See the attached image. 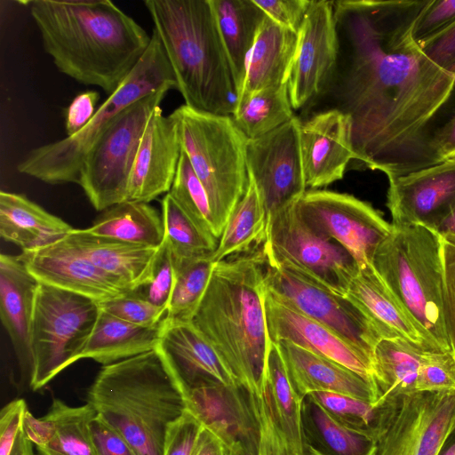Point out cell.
<instances>
[{"mask_svg": "<svg viewBox=\"0 0 455 455\" xmlns=\"http://www.w3.org/2000/svg\"><path fill=\"white\" fill-rule=\"evenodd\" d=\"M187 410L235 455H286L275 411L242 384L194 388Z\"/></svg>", "mask_w": 455, "mask_h": 455, "instance_id": "obj_11", "label": "cell"}, {"mask_svg": "<svg viewBox=\"0 0 455 455\" xmlns=\"http://www.w3.org/2000/svg\"><path fill=\"white\" fill-rule=\"evenodd\" d=\"M163 322L155 326H141L100 309L82 359L89 358L108 365L155 350L160 340Z\"/></svg>", "mask_w": 455, "mask_h": 455, "instance_id": "obj_31", "label": "cell"}, {"mask_svg": "<svg viewBox=\"0 0 455 455\" xmlns=\"http://www.w3.org/2000/svg\"><path fill=\"white\" fill-rule=\"evenodd\" d=\"M22 430L26 437L36 448H41L46 445L52 439L53 424L46 414L42 418H36L28 410L23 418Z\"/></svg>", "mask_w": 455, "mask_h": 455, "instance_id": "obj_54", "label": "cell"}, {"mask_svg": "<svg viewBox=\"0 0 455 455\" xmlns=\"http://www.w3.org/2000/svg\"><path fill=\"white\" fill-rule=\"evenodd\" d=\"M92 235L158 248L164 240L162 216L148 203L124 201L113 205L85 228Z\"/></svg>", "mask_w": 455, "mask_h": 455, "instance_id": "obj_33", "label": "cell"}, {"mask_svg": "<svg viewBox=\"0 0 455 455\" xmlns=\"http://www.w3.org/2000/svg\"><path fill=\"white\" fill-rule=\"evenodd\" d=\"M371 266L435 352L451 351L443 315L442 236L422 225H392Z\"/></svg>", "mask_w": 455, "mask_h": 455, "instance_id": "obj_6", "label": "cell"}, {"mask_svg": "<svg viewBox=\"0 0 455 455\" xmlns=\"http://www.w3.org/2000/svg\"><path fill=\"white\" fill-rule=\"evenodd\" d=\"M144 4L185 105L232 116L239 89L210 0H146Z\"/></svg>", "mask_w": 455, "mask_h": 455, "instance_id": "obj_4", "label": "cell"}, {"mask_svg": "<svg viewBox=\"0 0 455 455\" xmlns=\"http://www.w3.org/2000/svg\"><path fill=\"white\" fill-rule=\"evenodd\" d=\"M448 71L455 77V64L451 66Z\"/></svg>", "mask_w": 455, "mask_h": 455, "instance_id": "obj_60", "label": "cell"}, {"mask_svg": "<svg viewBox=\"0 0 455 455\" xmlns=\"http://www.w3.org/2000/svg\"><path fill=\"white\" fill-rule=\"evenodd\" d=\"M248 177L246 192L232 212L217 249L211 256L214 263L245 252L265 239L267 213L254 181Z\"/></svg>", "mask_w": 455, "mask_h": 455, "instance_id": "obj_35", "label": "cell"}, {"mask_svg": "<svg viewBox=\"0 0 455 455\" xmlns=\"http://www.w3.org/2000/svg\"><path fill=\"white\" fill-rule=\"evenodd\" d=\"M86 403L136 455H163L168 426L187 410L156 349L103 365L87 390Z\"/></svg>", "mask_w": 455, "mask_h": 455, "instance_id": "obj_5", "label": "cell"}, {"mask_svg": "<svg viewBox=\"0 0 455 455\" xmlns=\"http://www.w3.org/2000/svg\"><path fill=\"white\" fill-rule=\"evenodd\" d=\"M19 256L41 283L81 294L98 302L127 292L67 237L36 251H22Z\"/></svg>", "mask_w": 455, "mask_h": 455, "instance_id": "obj_23", "label": "cell"}, {"mask_svg": "<svg viewBox=\"0 0 455 455\" xmlns=\"http://www.w3.org/2000/svg\"><path fill=\"white\" fill-rule=\"evenodd\" d=\"M74 228L21 194L0 192V235L22 251L53 244Z\"/></svg>", "mask_w": 455, "mask_h": 455, "instance_id": "obj_28", "label": "cell"}, {"mask_svg": "<svg viewBox=\"0 0 455 455\" xmlns=\"http://www.w3.org/2000/svg\"><path fill=\"white\" fill-rule=\"evenodd\" d=\"M99 313L91 298L39 283L31 327L32 390L82 359Z\"/></svg>", "mask_w": 455, "mask_h": 455, "instance_id": "obj_10", "label": "cell"}, {"mask_svg": "<svg viewBox=\"0 0 455 455\" xmlns=\"http://www.w3.org/2000/svg\"><path fill=\"white\" fill-rule=\"evenodd\" d=\"M303 455H376L377 440L330 416L310 395L301 403Z\"/></svg>", "mask_w": 455, "mask_h": 455, "instance_id": "obj_30", "label": "cell"}, {"mask_svg": "<svg viewBox=\"0 0 455 455\" xmlns=\"http://www.w3.org/2000/svg\"><path fill=\"white\" fill-rule=\"evenodd\" d=\"M175 282V269L170 251L164 242L158 248L148 280L133 290L155 306L168 308Z\"/></svg>", "mask_w": 455, "mask_h": 455, "instance_id": "obj_44", "label": "cell"}, {"mask_svg": "<svg viewBox=\"0 0 455 455\" xmlns=\"http://www.w3.org/2000/svg\"><path fill=\"white\" fill-rule=\"evenodd\" d=\"M98 303L102 311L141 326L158 325L167 315L166 308L153 305L134 291Z\"/></svg>", "mask_w": 455, "mask_h": 455, "instance_id": "obj_43", "label": "cell"}, {"mask_svg": "<svg viewBox=\"0 0 455 455\" xmlns=\"http://www.w3.org/2000/svg\"><path fill=\"white\" fill-rule=\"evenodd\" d=\"M28 406L23 399L4 405L0 411V455H10L16 438L22 429Z\"/></svg>", "mask_w": 455, "mask_h": 455, "instance_id": "obj_51", "label": "cell"}, {"mask_svg": "<svg viewBox=\"0 0 455 455\" xmlns=\"http://www.w3.org/2000/svg\"><path fill=\"white\" fill-rule=\"evenodd\" d=\"M455 21V0H430L419 15L412 30L420 45Z\"/></svg>", "mask_w": 455, "mask_h": 455, "instance_id": "obj_47", "label": "cell"}, {"mask_svg": "<svg viewBox=\"0 0 455 455\" xmlns=\"http://www.w3.org/2000/svg\"><path fill=\"white\" fill-rule=\"evenodd\" d=\"M261 246L267 264L343 296L360 270L345 247L303 220L297 200L267 216Z\"/></svg>", "mask_w": 455, "mask_h": 455, "instance_id": "obj_9", "label": "cell"}, {"mask_svg": "<svg viewBox=\"0 0 455 455\" xmlns=\"http://www.w3.org/2000/svg\"><path fill=\"white\" fill-rule=\"evenodd\" d=\"M193 455H233V451L215 434L204 427Z\"/></svg>", "mask_w": 455, "mask_h": 455, "instance_id": "obj_55", "label": "cell"}, {"mask_svg": "<svg viewBox=\"0 0 455 455\" xmlns=\"http://www.w3.org/2000/svg\"><path fill=\"white\" fill-rule=\"evenodd\" d=\"M308 395L340 424L367 434L377 441L390 425L400 398L374 403L332 392H314Z\"/></svg>", "mask_w": 455, "mask_h": 455, "instance_id": "obj_37", "label": "cell"}, {"mask_svg": "<svg viewBox=\"0 0 455 455\" xmlns=\"http://www.w3.org/2000/svg\"><path fill=\"white\" fill-rule=\"evenodd\" d=\"M442 236L443 315L446 333L455 355V235Z\"/></svg>", "mask_w": 455, "mask_h": 455, "instance_id": "obj_46", "label": "cell"}, {"mask_svg": "<svg viewBox=\"0 0 455 455\" xmlns=\"http://www.w3.org/2000/svg\"><path fill=\"white\" fill-rule=\"evenodd\" d=\"M264 283L275 300L329 327L364 353L373 364L375 347L383 338L371 320L346 296L266 261Z\"/></svg>", "mask_w": 455, "mask_h": 455, "instance_id": "obj_13", "label": "cell"}, {"mask_svg": "<svg viewBox=\"0 0 455 455\" xmlns=\"http://www.w3.org/2000/svg\"><path fill=\"white\" fill-rule=\"evenodd\" d=\"M345 296L371 320L383 339H399L422 352H435L371 265L360 267Z\"/></svg>", "mask_w": 455, "mask_h": 455, "instance_id": "obj_26", "label": "cell"}, {"mask_svg": "<svg viewBox=\"0 0 455 455\" xmlns=\"http://www.w3.org/2000/svg\"><path fill=\"white\" fill-rule=\"evenodd\" d=\"M264 271L260 244L215 262L190 322L235 379L275 410L267 375L271 340L264 308Z\"/></svg>", "mask_w": 455, "mask_h": 455, "instance_id": "obj_3", "label": "cell"}, {"mask_svg": "<svg viewBox=\"0 0 455 455\" xmlns=\"http://www.w3.org/2000/svg\"><path fill=\"white\" fill-rule=\"evenodd\" d=\"M169 87L154 92L121 112L94 143L83 163L78 185L97 211L127 201L139 145L154 110Z\"/></svg>", "mask_w": 455, "mask_h": 455, "instance_id": "obj_12", "label": "cell"}, {"mask_svg": "<svg viewBox=\"0 0 455 455\" xmlns=\"http://www.w3.org/2000/svg\"><path fill=\"white\" fill-rule=\"evenodd\" d=\"M164 87L177 89V83L153 29L149 46L140 62L97 108L90 122L72 136L31 149L18 163V172L47 184H78L86 155L116 117L140 99Z\"/></svg>", "mask_w": 455, "mask_h": 455, "instance_id": "obj_7", "label": "cell"}, {"mask_svg": "<svg viewBox=\"0 0 455 455\" xmlns=\"http://www.w3.org/2000/svg\"><path fill=\"white\" fill-rule=\"evenodd\" d=\"M276 343L290 382L303 399L314 392L342 394L371 403L379 400L375 387L350 369L287 339Z\"/></svg>", "mask_w": 455, "mask_h": 455, "instance_id": "obj_25", "label": "cell"}, {"mask_svg": "<svg viewBox=\"0 0 455 455\" xmlns=\"http://www.w3.org/2000/svg\"><path fill=\"white\" fill-rule=\"evenodd\" d=\"M264 308L272 342L290 340L350 369L375 387L372 361L334 331L275 300L266 289Z\"/></svg>", "mask_w": 455, "mask_h": 455, "instance_id": "obj_22", "label": "cell"}, {"mask_svg": "<svg viewBox=\"0 0 455 455\" xmlns=\"http://www.w3.org/2000/svg\"><path fill=\"white\" fill-rule=\"evenodd\" d=\"M213 265L209 256L174 267L175 282L166 319L191 321L207 288Z\"/></svg>", "mask_w": 455, "mask_h": 455, "instance_id": "obj_41", "label": "cell"}, {"mask_svg": "<svg viewBox=\"0 0 455 455\" xmlns=\"http://www.w3.org/2000/svg\"><path fill=\"white\" fill-rule=\"evenodd\" d=\"M267 375L286 455H303L302 399L292 387L280 350L276 343L272 341L267 360Z\"/></svg>", "mask_w": 455, "mask_h": 455, "instance_id": "obj_39", "label": "cell"}, {"mask_svg": "<svg viewBox=\"0 0 455 455\" xmlns=\"http://www.w3.org/2000/svg\"><path fill=\"white\" fill-rule=\"evenodd\" d=\"M176 119L164 116L161 107L152 113L132 164L127 200L149 203L167 194L174 180L181 155Z\"/></svg>", "mask_w": 455, "mask_h": 455, "instance_id": "obj_20", "label": "cell"}, {"mask_svg": "<svg viewBox=\"0 0 455 455\" xmlns=\"http://www.w3.org/2000/svg\"><path fill=\"white\" fill-rule=\"evenodd\" d=\"M233 455H235V454L233 453Z\"/></svg>", "mask_w": 455, "mask_h": 455, "instance_id": "obj_62", "label": "cell"}, {"mask_svg": "<svg viewBox=\"0 0 455 455\" xmlns=\"http://www.w3.org/2000/svg\"><path fill=\"white\" fill-rule=\"evenodd\" d=\"M164 240L174 267L187 261L212 256L219 240L204 232L167 193L162 199Z\"/></svg>", "mask_w": 455, "mask_h": 455, "instance_id": "obj_40", "label": "cell"}, {"mask_svg": "<svg viewBox=\"0 0 455 455\" xmlns=\"http://www.w3.org/2000/svg\"><path fill=\"white\" fill-rule=\"evenodd\" d=\"M455 390V355L452 351L426 352L422 355L417 391Z\"/></svg>", "mask_w": 455, "mask_h": 455, "instance_id": "obj_45", "label": "cell"}, {"mask_svg": "<svg viewBox=\"0 0 455 455\" xmlns=\"http://www.w3.org/2000/svg\"><path fill=\"white\" fill-rule=\"evenodd\" d=\"M168 194L197 227L219 240L206 191L183 152Z\"/></svg>", "mask_w": 455, "mask_h": 455, "instance_id": "obj_42", "label": "cell"}, {"mask_svg": "<svg viewBox=\"0 0 455 455\" xmlns=\"http://www.w3.org/2000/svg\"><path fill=\"white\" fill-rule=\"evenodd\" d=\"M33 443L26 437L23 430L19 433L10 455H34Z\"/></svg>", "mask_w": 455, "mask_h": 455, "instance_id": "obj_57", "label": "cell"}, {"mask_svg": "<svg viewBox=\"0 0 455 455\" xmlns=\"http://www.w3.org/2000/svg\"><path fill=\"white\" fill-rule=\"evenodd\" d=\"M278 25L298 33L312 0H253Z\"/></svg>", "mask_w": 455, "mask_h": 455, "instance_id": "obj_49", "label": "cell"}, {"mask_svg": "<svg viewBox=\"0 0 455 455\" xmlns=\"http://www.w3.org/2000/svg\"><path fill=\"white\" fill-rule=\"evenodd\" d=\"M430 0L332 1L334 68L305 118L335 109L350 118L356 169L388 180L443 162L437 140L455 114V77L414 40Z\"/></svg>", "mask_w": 455, "mask_h": 455, "instance_id": "obj_1", "label": "cell"}, {"mask_svg": "<svg viewBox=\"0 0 455 455\" xmlns=\"http://www.w3.org/2000/svg\"><path fill=\"white\" fill-rule=\"evenodd\" d=\"M67 239L125 291L148 280L159 248L98 236L85 229L74 228Z\"/></svg>", "mask_w": 455, "mask_h": 455, "instance_id": "obj_27", "label": "cell"}, {"mask_svg": "<svg viewBox=\"0 0 455 455\" xmlns=\"http://www.w3.org/2000/svg\"><path fill=\"white\" fill-rule=\"evenodd\" d=\"M297 41V33L265 16L248 57L239 96L285 84Z\"/></svg>", "mask_w": 455, "mask_h": 455, "instance_id": "obj_29", "label": "cell"}, {"mask_svg": "<svg viewBox=\"0 0 455 455\" xmlns=\"http://www.w3.org/2000/svg\"><path fill=\"white\" fill-rule=\"evenodd\" d=\"M387 206L394 226L435 229L455 207V158L388 180Z\"/></svg>", "mask_w": 455, "mask_h": 455, "instance_id": "obj_18", "label": "cell"}, {"mask_svg": "<svg viewBox=\"0 0 455 455\" xmlns=\"http://www.w3.org/2000/svg\"><path fill=\"white\" fill-rule=\"evenodd\" d=\"M90 429L97 455H136L123 435L99 415L92 419Z\"/></svg>", "mask_w": 455, "mask_h": 455, "instance_id": "obj_50", "label": "cell"}, {"mask_svg": "<svg viewBox=\"0 0 455 455\" xmlns=\"http://www.w3.org/2000/svg\"><path fill=\"white\" fill-rule=\"evenodd\" d=\"M59 71L112 94L141 60L146 30L109 0L26 2Z\"/></svg>", "mask_w": 455, "mask_h": 455, "instance_id": "obj_2", "label": "cell"}, {"mask_svg": "<svg viewBox=\"0 0 455 455\" xmlns=\"http://www.w3.org/2000/svg\"><path fill=\"white\" fill-rule=\"evenodd\" d=\"M297 207L313 229L345 247L360 267L371 265L393 228L370 204L348 194L310 189L297 200Z\"/></svg>", "mask_w": 455, "mask_h": 455, "instance_id": "obj_14", "label": "cell"}, {"mask_svg": "<svg viewBox=\"0 0 455 455\" xmlns=\"http://www.w3.org/2000/svg\"><path fill=\"white\" fill-rule=\"evenodd\" d=\"M297 35L286 84L292 108L303 110L320 94L336 63L338 39L332 1L312 0Z\"/></svg>", "mask_w": 455, "mask_h": 455, "instance_id": "obj_17", "label": "cell"}, {"mask_svg": "<svg viewBox=\"0 0 455 455\" xmlns=\"http://www.w3.org/2000/svg\"><path fill=\"white\" fill-rule=\"evenodd\" d=\"M438 455H455V427L446 438Z\"/></svg>", "mask_w": 455, "mask_h": 455, "instance_id": "obj_59", "label": "cell"}, {"mask_svg": "<svg viewBox=\"0 0 455 455\" xmlns=\"http://www.w3.org/2000/svg\"><path fill=\"white\" fill-rule=\"evenodd\" d=\"M34 455H35V454H34ZM38 455H40V454H38Z\"/></svg>", "mask_w": 455, "mask_h": 455, "instance_id": "obj_61", "label": "cell"}, {"mask_svg": "<svg viewBox=\"0 0 455 455\" xmlns=\"http://www.w3.org/2000/svg\"><path fill=\"white\" fill-rule=\"evenodd\" d=\"M46 415L53 434L46 445L36 448L40 455H97L90 429L96 412L90 404L73 407L54 398Z\"/></svg>", "mask_w": 455, "mask_h": 455, "instance_id": "obj_38", "label": "cell"}, {"mask_svg": "<svg viewBox=\"0 0 455 455\" xmlns=\"http://www.w3.org/2000/svg\"><path fill=\"white\" fill-rule=\"evenodd\" d=\"M171 115L178 123L182 152L206 191L220 240L249 184L248 139L231 116L202 112L185 104Z\"/></svg>", "mask_w": 455, "mask_h": 455, "instance_id": "obj_8", "label": "cell"}, {"mask_svg": "<svg viewBox=\"0 0 455 455\" xmlns=\"http://www.w3.org/2000/svg\"><path fill=\"white\" fill-rule=\"evenodd\" d=\"M100 94L95 91H85L77 94L66 111L65 131L67 136L79 132L97 111Z\"/></svg>", "mask_w": 455, "mask_h": 455, "instance_id": "obj_52", "label": "cell"}, {"mask_svg": "<svg viewBox=\"0 0 455 455\" xmlns=\"http://www.w3.org/2000/svg\"><path fill=\"white\" fill-rule=\"evenodd\" d=\"M287 84L240 95L232 119L248 139L265 135L295 116Z\"/></svg>", "mask_w": 455, "mask_h": 455, "instance_id": "obj_36", "label": "cell"}, {"mask_svg": "<svg viewBox=\"0 0 455 455\" xmlns=\"http://www.w3.org/2000/svg\"><path fill=\"white\" fill-rule=\"evenodd\" d=\"M203 427L199 419L186 410L168 426L163 455H193Z\"/></svg>", "mask_w": 455, "mask_h": 455, "instance_id": "obj_48", "label": "cell"}, {"mask_svg": "<svg viewBox=\"0 0 455 455\" xmlns=\"http://www.w3.org/2000/svg\"><path fill=\"white\" fill-rule=\"evenodd\" d=\"M301 120L295 116L260 137L248 140V176L260 195L267 218L298 200L307 190L300 150Z\"/></svg>", "mask_w": 455, "mask_h": 455, "instance_id": "obj_15", "label": "cell"}, {"mask_svg": "<svg viewBox=\"0 0 455 455\" xmlns=\"http://www.w3.org/2000/svg\"><path fill=\"white\" fill-rule=\"evenodd\" d=\"M399 339H381L374 349L373 372L379 401L397 399L417 391L423 354Z\"/></svg>", "mask_w": 455, "mask_h": 455, "instance_id": "obj_34", "label": "cell"}, {"mask_svg": "<svg viewBox=\"0 0 455 455\" xmlns=\"http://www.w3.org/2000/svg\"><path fill=\"white\" fill-rule=\"evenodd\" d=\"M435 230H436L441 235L447 234L455 235V207L440 222Z\"/></svg>", "mask_w": 455, "mask_h": 455, "instance_id": "obj_58", "label": "cell"}, {"mask_svg": "<svg viewBox=\"0 0 455 455\" xmlns=\"http://www.w3.org/2000/svg\"><path fill=\"white\" fill-rule=\"evenodd\" d=\"M299 140L307 188L316 189L343 178L354 160L350 118L330 109L300 119Z\"/></svg>", "mask_w": 455, "mask_h": 455, "instance_id": "obj_21", "label": "cell"}, {"mask_svg": "<svg viewBox=\"0 0 455 455\" xmlns=\"http://www.w3.org/2000/svg\"><path fill=\"white\" fill-rule=\"evenodd\" d=\"M454 427L455 390L403 395L376 455H438Z\"/></svg>", "mask_w": 455, "mask_h": 455, "instance_id": "obj_16", "label": "cell"}, {"mask_svg": "<svg viewBox=\"0 0 455 455\" xmlns=\"http://www.w3.org/2000/svg\"><path fill=\"white\" fill-rule=\"evenodd\" d=\"M37 279L20 256H0V317L6 330L23 378L32 373L31 327Z\"/></svg>", "mask_w": 455, "mask_h": 455, "instance_id": "obj_24", "label": "cell"}, {"mask_svg": "<svg viewBox=\"0 0 455 455\" xmlns=\"http://www.w3.org/2000/svg\"><path fill=\"white\" fill-rule=\"evenodd\" d=\"M437 148L443 161L455 158V114L442 129Z\"/></svg>", "mask_w": 455, "mask_h": 455, "instance_id": "obj_56", "label": "cell"}, {"mask_svg": "<svg viewBox=\"0 0 455 455\" xmlns=\"http://www.w3.org/2000/svg\"><path fill=\"white\" fill-rule=\"evenodd\" d=\"M420 47L431 61L448 71L455 64V21Z\"/></svg>", "mask_w": 455, "mask_h": 455, "instance_id": "obj_53", "label": "cell"}, {"mask_svg": "<svg viewBox=\"0 0 455 455\" xmlns=\"http://www.w3.org/2000/svg\"><path fill=\"white\" fill-rule=\"evenodd\" d=\"M219 31L242 91L248 57L265 13L253 0H210ZM239 98V97H238Z\"/></svg>", "mask_w": 455, "mask_h": 455, "instance_id": "obj_32", "label": "cell"}, {"mask_svg": "<svg viewBox=\"0 0 455 455\" xmlns=\"http://www.w3.org/2000/svg\"><path fill=\"white\" fill-rule=\"evenodd\" d=\"M156 349L183 395L194 388L239 383L191 322L164 318Z\"/></svg>", "mask_w": 455, "mask_h": 455, "instance_id": "obj_19", "label": "cell"}]
</instances>
